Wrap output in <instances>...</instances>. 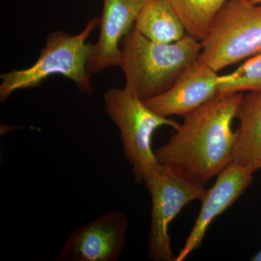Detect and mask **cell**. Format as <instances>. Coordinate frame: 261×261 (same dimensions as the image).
I'll use <instances>...</instances> for the list:
<instances>
[{"instance_id":"cell-1","label":"cell","mask_w":261,"mask_h":261,"mask_svg":"<svg viewBox=\"0 0 261 261\" xmlns=\"http://www.w3.org/2000/svg\"><path fill=\"white\" fill-rule=\"evenodd\" d=\"M242 92L221 93L184 117L167 143L156 149L160 164L205 186L232 162L235 118Z\"/></svg>"},{"instance_id":"cell-2","label":"cell","mask_w":261,"mask_h":261,"mask_svg":"<svg viewBox=\"0 0 261 261\" xmlns=\"http://www.w3.org/2000/svg\"><path fill=\"white\" fill-rule=\"evenodd\" d=\"M201 51L200 41L189 34L177 42L163 44L134 29L122 42L119 67L126 80L124 88L144 102L157 97L197 61Z\"/></svg>"},{"instance_id":"cell-3","label":"cell","mask_w":261,"mask_h":261,"mask_svg":"<svg viewBox=\"0 0 261 261\" xmlns=\"http://www.w3.org/2000/svg\"><path fill=\"white\" fill-rule=\"evenodd\" d=\"M99 22L100 18H92L76 35L61 31L50 33L45 47L34 65L25 69L13 70L0 75V102H5L13 92L20 89L40 87L43 81L56 74L72 81L82 93L92 94L94 87L87 64L94 44L87 43V40Z\"/></svg>"},{"instance_id":"cell-4","label":"cell","mask_w":261,"mask_h":261,"mask_svg":"<svg viewBox=\"0 0 261 261\" xmlns=\"http://www.w3.org/2000/svg\"><path fill=\"white\" fill-rule=\"evenodd\" d=\"M103 99L106 112L119 130L123 154L132 166L135 181L144 183L161 166L151 145L154 132L162 126L176 130L180 123L154 113L125 88L108 89Z\"/></svg>"},{"instance_id":"cell-5","label":"cell","mask_w":261,"mask_h":261,"mask_svg":"<svg viewBox=\"0 0 261 261\" xmlns=\"http://www.w3.org/2000/svg\"><path fill=\"white\" fill-rule=\"evenodd\" d=\"M197 61L216 72L261 53V3L228 0L216 15Z\"/></svg>"},{"instance_id":"cell-6","label":"cell","mask_w":261,"mask_h":261,"mask_svg":"<svg viewBox=\"0 0 261 261\" xmlns=\"http://www.w3.org/2000/svg\"><path fill=\"white\" fill-rule=\"evenodd\" d=\"M144 183L152 200L149 259L176 261L168 233L169 225L185 206L193 201L202 200L207 190L174 168L161 164Z\"/></svg>"},{"instance_id":"cell-7","label":"cell","mask_w":261,"mask_h":261,"mask_svg":"<svg viewBox=\"0 0 261 261\" xmlns=\"http://www.w3.org/2000/svg\"><path fill=\"white\" fill-rule=\"evenodd\" d=\"M128 228L124 214L109 211L70 233L56 260H118L126 245Z\"/></svg>"},{"instance_id":"cell-8","label":"cell","mask_w":261,"mask_h":261,"mask_svg":"<svg viewBox=\"0 0 261 261\" xmlns=\"http://www.w3.org/2000/svg\"><path fill=\"white\" fill-rule=\"evenodd\" d=\"M219 76L197 61L180 75L171 88L145 104L160 116L185 117L219 93Z\"/></svg>"},{"instance_id":"cell-9","label":"cell","mask_w":261,"mask_h":261,"mask_svg":"<svg viewBox=\"0 0 261 261\" xmlns=\"http://www.w3.org/2000/svg\"><path fill=\"white\" fill-rule=\"evenodd\" d=\"M252 179L253 173L232 162L218 175L214 186L201 200L200 213L176 261L185 260L200 246L213 221L243 195Z\"/></svg>"},{"instance_id":"cell-10","label":"cell","mask_w":261,"mask_h":261,"mask_svg":"<svg viewBox=\"0 0 261 261\" xmlns=\"http://www.w3.org/2000/svg\"><path fill=\"white\" fill-rule=\"evenodd\" d=\"M147 0H104L99 22V39L94 44L87 68L92 74L111 67L120 66V43L130 32L132 25Z\"/></svg>"},{"instance_id":"cell-11","label":"cell","mask_w":261,"mask_h":261,"mask_svg":"<svg viewBox=\"0 0 261 261\" xmlns=\"http://www.w3.org/2000/svg\"><path fill=\"white\" fill-rule=\"evenodd\" d=\"M235 118L239 127L235 130L232 163L254 173L261 169V89L243 94Z\"/></svg>"},{"instance_id":"cell-12","label":"cell","mask_w":261,"mask_h":261,"mask_svg":"<svg viewBox=\"0 0 261 261\" xmlns=\"http://www.w3.org/2000/svg\"><path fill=\"white\" fill-rule=\"evenodd\" d=\"M134 29L149 40L163 44L177 42L187 34L169 0H147Z\"/></svg>"},{"instance_id":"cell-13","label":"cell","mask_w":261,"mask_h":261,"mask_svg":"<svg viewBox=\"0 0 261 261\" xmlns=\"http://www.w3.org/2000/svg\"><path fill=\"white\" fill-rule=\"evenodd\" d=\"M228 0H169L187 34L202 41Z\"/></svg>"},{"instance_id":"cell-14","label":"cell","mask_w":261,"mask_h":261,"mask_svg":"<svg viewBox=\"0 0 261 261\" xmlns=\"http://www.w3.org/2000/svg\"><path fill=\"white\" fill-rule=\"evenodd\" d=\"M261 89V53L251 57L229 74L220 75L221 93L252 92Z\"/></svg>"},{"instance_id":"cell-15","label":"cell","mask_w":261,"mask_h":261,"mask_svg":"<svg viewBox=\"0 0 261 261\" xmlns=\"http://www.w3.org/2000/svg\"><path fill=\"white\" fill-rule=\"evenodd\" d=\"M251 260L252 261H261V249L260 251L255 254L253 257H252Z\"/></svg>"},{"instance_id":"cell-16","label":"cell","mask_w":261,"mask_h":261,"mask_svg":"<svg viewBox=\"0 0 261 261\" xmlns=\"http://www.w3.org/2000/svg\"><path fill=\"white\" fill-rule=\"evenodd\" d=\"M248 1L252 4H260L261 3V0H248Z\"/></svg>"}]
</instances>
